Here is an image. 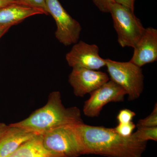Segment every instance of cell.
<instances>
[{
    "label": "cell",
    "instance_id": "cell-15",
    "mask_svg": "<svg viewBox=\"0 0 157 157\" xmlns=\"http://www.w3.org/2000/svg\"><path fill=\"white\" fill-rule=\"evenodd\" d=\"M14 2L38 9L43 14L48 15L45 0H14Z\"/></svg>",
    "mask_w": 157,
    "mask_h": 157
},
{
    "label": "cell",
    "instance_id": "cell-10",
    "mask_svg": "<svg viewBox=\"0 0 157 157\" xmlns=\"http://www.w3.org/2000/svg\"><path fill=\"white\" fill-rule=\"evenodd\" d=\"M157 60V30L154 28H147L134 47L130 61L141 67Z\"/></svg>",
    "mask_w": 157,
    "mask_h": 157
},
{
    "label": "cell",
    "instance_id": "cell-18",
    "mask_svg": "<svg viewBox=\"0 0 157 157\" xmlns=\"http://www.w3.org/2000/svg\"><path fill=\"white\" fill-rule=\"evenodd\" d=\"M136 115L134 111L129 109H123L120 110L117 117L119 123L125 124L132 122L133 118Z\"/></svg>",
    "mask_w": 157,
    "mask_h": 157
},
{
    "label": "cell",
    "instance_id": "cell-11",
    "mask_svg": "<svg viewBox=\"0 0 157 157\" xmlns=\"http://www.w3.org/2000/svg\"><path fill=\"white\" fill-rule=\"evenodd\" d=\"M39 134L13 124L0 138V157H5Z\"/></svg>",
    "mask_w": 157,
    "mask_h": 157
},
{
    "label": "cell",
    "instance_id": "cell-5",
    "mask_svg": "<svg viewBox=\"0 0 157 157\" xmlns=\"http://www.w3.org/2000/svg\"><path fill=\"white\" fill-rule=\"evenodd\" d=\"M78 124L62 126L42 134L44 147L48 151L62 157L79 156L81 154L77 129Z\"/></svg>",
    "mask_w": 157,
    "mask_h": 157
},
{
    "label": "cell",
    "instance_id": "cell-21",
    "mask_svg": "<svg viewBox=\"0 0 157 157\" xmlns=\"http://www.w3.org/2000/svg\"><path fill=\"white\" fill-rule=\"evenodd\" d=\"M9 125H7L3 123H0V138H1L8 128Z\"/></svg>",
    "mask_w": 157,
    "mask_h": 157
},
{
    "label": "cell",
    "instance_id": "cell-16",
    "mask_svg": "<svg viewBox=\"0 0 157 157\" xmlns=\"http://www.w3.org/2000/svg\"><path fill=\"white\" fill-rule=\"evenodd\" d=\"M137 128L140 127H157V105L156 104L154 109L150 115L147 117L138 121L137 124Z\"/></svg>",
    "mask_w": 157,
    "mask_h": 157
},
{
    "label": "cell",
    "instance_id": "cell-1",
    "mask_svg": "<svg viewBox=\"0 0 157 157\" xmlns=\"http://www.w3.org/2000/svg\"><path fill=\"white\" fill-rule=\"evenodd\" d=\"M81 155L108 157H141L147 142L137 140L133 135L121 136L113 128L82 123L77 125Z\"/></svg>",
    "mask_w": 157,
    "mask_h": 157
},
{
    "label": "cell",
    "instance_id": "cell-14",
    "mask_svg": "<svg viewBox=\"0 0 157 157\" xmlns=\"http://www.w3.org/2000/svg\"><path fill=\"white\" fill-rule=\"evenodd\" d=\"M132 135L138 140L147 142L148 140H157V127H140Z\"/></svg>",
    "mask_w": 157,
    "mask_h": 157
},
{
    "label": "cell",
    "instance_id": "cell-12",
    "mask_svg": "<svg viewBox=\"0 0 157 157\" xmlns=\"http://www.w3.org/2000/svg\"><path fill=\"white\" fill-rule=\"evenodd\" d=\"M43 14L37 9L14 3L0 8V27L11 28L26 18Z\"/></svg>",
    "mask_w": 157,
    "mask_h": 157
},
{
    "label": "cell",
    "instance_id": "cell-17",
    "mask_svg": "<svg viewBox=\"0 0 157 157\" xmlns=\"http://www.w3.org/2000/svg\"><path fill=\"white\" fill-rule=\"evenodd\" d=\"M135 127V124L132 121L128 123H119L117 126L113 129L119 135L123 137H128L132 135Z\"/></svg>",
    "mask_w": 157,
    "mask_h": 157
},
{
    "label": "cell",
    "instance_id": "cell-22",
    "mask_svg": "<svg viewBox=\"0 0 157 157\" xmlns=\"http://www.w3.org/2000/svg\"><path fill=\"white\" fill-rule=\"evenodd\" d=\"M14 3V0H0V8Z\"/></svg>",
    "mask_w": 157,
    "mask_h": 157
},
{
    "label": "cell",
    "instance_id": "cell-3",
    "mask_svg": "<svg viewBox=\"0 0 157 157\" xmlns=\"http://www.w3.org/2000/svg\"><path fill=\"white\" fill-rule=\"evenodd\" d=\"M110 80L122 88L129 101L138 99L144 87V76L141 67L132 62H122L106 59Z\"/></svg>",
    "mask_w": 157,
    "mask_h": 157
},
{
    "label": "cell",
    "instance_id": "cell-6",
    "mask_svg": "<svg viewBox=\"0 0 157 157\" xmlns=\"http://www.w3.org/2000/svg\"><path fill=\"white\" fill-rule=\"evenodd\" d=\"M48 14L55 21V36L65 46L78 42L82 28L80 24L68 14L59 0H45Z\"/></svg>",
    "mask_w": 157,
    "mask_h": 157
},
{
    "label": "cell",
    "instance_id": "cell-9",
    "mask_svg": "<svg viewBox=\"0 0 157 157\" xmlns=\"http://www.w3.org/2000/svg\"><path fill=\"white\" fill-rule=\"evenodd\" d=\"M109 80L107 73L98 70L73 68L69 76V82L74 94L83 97L91 94Z\"/></svg>",
    "mask_w": 157,
    "mask_h": 157
},
{
    "label": "cell",
    "instance_id": "cell-19",
    "mask_svg": "<svg viewBox=\"0 0 157 157\" xmlns=\"http://www.w3.org/2000/svg\"><path fill=\"white\" fill-rule=\"evenodd\" d=\"M99 10L104 13H109L110 6L114 3L113 0H93Z\"/></svg>",
    "mask_w": 157,
    "mask_h": 157
},
{
    "label": "cell",
    "instance_id": "cell-20",
    "mask_svg": "<svg viewBox=\"0 0 157 157\" xmlns=\"http://www.w3.org/2000/svg\"><path fill=\"white\" fill-rule=\"evenodd\" d=\"M114 3L124 6L134 12V4L135 0H113Z\"/></svg>",
    "mask_w": 157,
    "mask_h": 157
},
{
    "label": "cell",
    "instance_id": "cell-23",
    "mask_svg": "<svg viewBox=\"0 0 157 157\" xmlns=\"http://www.w3.org/2000/svg\"><path fill=\"white\" fill-rule=\"evenodd\" d=\"M10 28L0 27V39L9 31Z\"/></svg>",
    "mask_w": 157,
    "mask_h": 157
},
{
    "label": "cell",
    "instance_id": "cell-8",
    "mask_svg": "<svg viewBox=\"0 0 157 157\" xmlns=\"http://www.w3.org/2000/svg\"><path fill=\"white\" fill-rule=\"evenodd\" d=\"M99 48L96 44L78 41L73 45L66 54V59L70 67L98 70L106 67V59L99 54Z\"/></svg>",
    "mask_w": 157,
    "mask_h": 157
},
{
    "label": "cell",
    "instance_id": "cell-4",
    "mask_svg": "<svg viewBox=\"0 0 157 157\" xmlns=\"http://www.w3.org/2000/svg\"><path fill=\"white\" fill-rule=\"evenodd\" d=\"M109 13L120 45L134 48L145 30L140 20L134 12L116 3L111 5Z\"/></svg>",
    "mask_w": 157,
    "mask_h": 157
},
{
    "label": "cell",
    "instance_id": "cell-13",
    "mask_svg": "<svg viewBox=\"0 0 157 157\" xmlns=\"http://www.w3.org/2000/svg\"><path fill=\"white\" fill-rule=\"evenodd\" d=\"M5 157H62L48 151L42 143V135H37Z\"/></svg>",
    "mask_w": 157,
    "mask_h": 157
},
{
    "label": "cell",
    "instance_id": "cell-7",
    "mask_svg": "<svg viewBox=\"0 0 157 157\" xmlns=\"http://www.w3.org/2000/svg\"><path fill=\"white\" fill-rule=\"evenodd\" d=\"M90 94V97L85 102L83 111L85 115L90 117H98L108 103L122 102L127 95L122 88L111 80Z\"/></svg>",
    "mask_w": 157,
    "mask_h": 157
},
{
    "label": "cell",
    "instance_id": "cell-2",
    "mask_svg": "<svg viewBox=\"0 0 157 157\" xmlns=\"http://www.w3.org/2000/svg\"><path fill=\"white\" fill-rule=\"evenodd\" d=\"M82 123L80 109L76 107L66 108L62 103L60 93L56 91L49 94L44 107L37 109L25 119L12 124L42 135L62 126Z\"/></svg>",
    "mask_w": 157,
    "mask_h": 157
}]
</instances>
